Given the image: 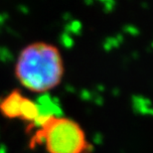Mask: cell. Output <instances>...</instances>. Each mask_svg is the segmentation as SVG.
<instances>
[{
  "mask_svg": "<svg viewBox=\"0 0 153 153\" xmlns=\"http://www.w3.org/2000/svg\"><path fill=\"white\" fill-rule=\"evenodd\" d=\"M17 81L27 91L46 94L63 81L65 62L60 49L45 41L29 43L21 49L14 65Z\"/></svg>",
  "mask_w": 153,
  "mask_h": 153,
  "instance_id": "obj_1",
  "label": "cell"
},
{
  "mask_svg": "<svg viewBox=\"0 0 153 153\" xmlns=\"http://www.w3.org/2000/svg\"><path fill=\"white\" fill-rule=\"evenodd\" d=\"M30 145H41L47 153L91 152V143L82 125L75 119L55 114L34 128Z\"/></svg>",
  "mask_w": 153,
  "mask_h": 153,
  "instance_id": "obj_2",
  "label": "cell"
},
{
  "mask_svg": "<svg viewBox=\"0 0 153 153\" xmlns=\"http://www.w3.org/2000/svg\"><path fill=\"white\" fill-rule=\"evenodd\" d=\"M0 114L7 119H20L34 129L50 114H43L38 102L26 97L20 90H13L0 100Z\"/></svg>",
  "mask_w": 153,
  "mask_h": 153,
  "instance_id": "obj_3",
  "label": "cell"
}]
</instances>
